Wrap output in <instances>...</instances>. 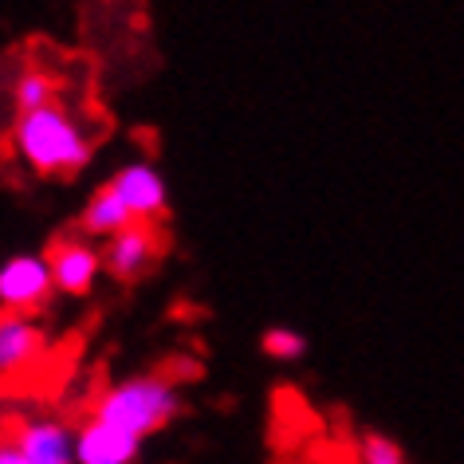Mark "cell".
Wrapping results in <instances>:
<instances>
[{
    "instance_id": "6da1fadb",
    "label": "cell",
    "mask_w": 464,
    "mask_h": 464,
    "mask_svg": "<svg viewBox=\"0 0 464 464\" xmlns=\"http://www.w3.org/2000/svg\"><path fill=\"white\" fill-rule=\"evenodd\" d=\"M13 150L40 178H72L91 161V138L60 102L13 119Z\"/></svg>"
},
{
    "instance_id": "7a4b0ae2",
    "label": "cell",
    "mask_w": 464,
    "mask_h": 464,
    "mask_svg": "<svg viewBox=\"0 0 464 464\" xmlns=\"http://www.w3.org/2000/svg\"><path fill=\"white\" fill-rule=\"evenodd\" d=\"M181 413V393L169 374H134L107 386L91 405L95 421H107L114 429H126L134 437L161 433L173 417Z\"/></svg>"
},
{
    "instance_id": "3957f363",
    "label": "cell",
    "mask_w": 464,
    "mask_h": 464,
    "mask_svg": "<svg viewBox=\"0 0 464 464\" xmlns=\"http://www.w3.org/2000/svg\"><path fill=\"white\" fill-rule=\"evenodd\" d=\"M55 295L52 264L44 252H16L0 264V304L5 315H28L40 307H48Z\"/></svg>"
},
{
    "instance_id": "277c9868",
    "label": "cell",
    "mask_w": 464,
    "mask_h": 464,
    "mask_svg": "<svg viewBox=\"0 0 464 464\" xmlns=\"http://www.w3.org/2000/svg\"><path fill=\"white\" fill-rule=\"evenodd\" d=\"M44 256H48V264H52V280H55V292L60 295L83 299V295L95 292L99 276L107 272L102 248H95L83 237H55Z\"/></svg>"
},
{
    "instance_id": "5b68a950",
    "label": "cell",
    "mask_w": 464,
    "mask_h": 464,
    "mask_svg": "<svg viewBox=\"0 0 464 464\" xmlns=\"http://www.w3.org/2000/svg\"><path fill=\"white\" fill-rule=\"evenodd\" d=\"M8 440L24 452L28 464H79V429L60 417H24Z\"/></svg>"
},
{
    "instance_id": "8992f818",
    "label": "cell",
    "mask_w": 464,
    "mask_h": 464,
    "mask_svg": "<svg viewBox=\"0 0 464 464\" xmlns=\"http://www.w3.org/2000/svg\"><path fill=\"white\" fill-rule=\"evenodd\" d=\"M114 193L122 197V205L130 208L134 225H158L166 217L169 193H166V178L158 173L154 161H126L114 169Z\"/></svg>"
},
{
    "instance_id": "52a82bcc",
    "label": "cell",
    "mask_w": 464,
    "mask_h": 464,
    "mask_svg": "<svg viewBox=\"0 0 464 464\" xmlns=\"http://www.w3.org/2000/svg\"><path fill=\"white\" fill-rule=\"evenodd\" d=\"M158 252H161V232L154 225H130L122 237L107 240L102 264H107V276H114L122 284H134L154 268Z\"/></svg>"
},
{
    "instance_id": "ba28073f",
    "label": "cell",
    "mask_w": 464,
    "mask_h": 464,
    "mask_svg": "<svg viewBox=\"0 0 464 464\" xmlns=\"http://www.w3.org/2000/svg\"><path fill=\"white\" fill-rule=\"evenodd\" d=\"M142 452V437L87 417L79 425V464H134Z\"/></svg>"
},
{
    "instance_id": "9c48e42d",
    "label": "cell",
    "mask_w": 464,
    "mask_h": 464,
    "mask_svg": "<svg viewBox=\"0 0 464 464\" xmlns=\"http://www.w3.org/2000/svg\"><path fill=\"white\" fill-rule=\"evenodd\" d=\"M134 225V217H130V208L122 205V197L114 193V185H99L95 193L87 197V205H83V213H79V232L83 237H99V240H114V237H122L126 228Z\"/></svg>"
},
{
    "instance_id": "30bf717a",
    "label": "cell",
    "mask_w": 464,
    "mask_h": 464,
    "mask_svg": "<svg viewBox=\"0 0 464 464\" xmlns=\"http://www.w3.org/2000/svg\"><path fill=\"white\" fill-rule=\"evenodd\" d=\"M44 351V331L36 319L28 315H5L0 319V370L16 374L28 370Z\"/></svg>"
},
{
    "instance_id": "8fae6325",
    "label": "cell",
    "mask_w": 464,
    "mask_h": 464,
    "mask_svg": "<svg viewBox=\"0 0 464 464\" xmlns=\"http://www.w3.org/2000/svg\"><path fill=\"white\" fill-rule=\"evenodd\" d=\"M55 107V79L44 72H20L13 83V111L16 119L20 114H36Z\"/></svg>"
},
{
    "instance_id": "7c38bea8",
    "label": "cell",
    "mask_w": 464,
    "mask_h": 464,
    "mask_svg": "<svg viewBox=\"0 0 464 464\" xmlns=\"http://www.w3.org/2000/svg\"><path fill=\"white\" fill-rule=\"evenodd\" d=\"M260 351L276 362H295V358L307 354V339L295 327H268L260 339Z\"/></svg>"
},
{
    "instance_id": "4fadbf2b",
    "label": "cell",
    "mask_w": 464,
    "mask_h": 464,
    "mask_svg": "<svg viewBox=\"0 0 464 464\" xmlns=\"http://www.w3.org/2000/svg\"><path fill=\"white\" fill-rule=\"evenodd\" d=\"M358 457H362V464H405L401 445L386 433H366L358 440Z\"/></svg>"
},
{
    "instance_id": "5bb4252c",
    "label": "cell",
    "mask_w": 464,
    "mask_h": 464,
    "mask_svg": "<svg viewBox=\"0 0 464 464\" xmlns=\"http://www.w3.org/2000/svg\"><path fill=\"white\" fill-rule=\"evenodd\" d=\"M0 464H28V457L13 445V440H5V449H0Z\"/></svg>"
}]
</instances>
